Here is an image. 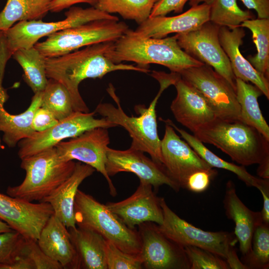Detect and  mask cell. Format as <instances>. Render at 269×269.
I'll return each instance as SVG.
<instances>
[{
	"instance_id": "cell-37",
	"label": "cell",
	"mask_w": 269,
	"mask_h": 269,
	"mask_svg": "<svg viewBox=\"0 0 269 269\" xmlns=\"http://www.w3.org/2000/svg\"><path fill=\"white\" fill-rule=\"evenodd\" d=\"M105 256L107 269H141L139 256L126 253L111 242L106 240Z\"/></svg>"
},
{
	"instance_id": "cell-14",
	"label": "cell",
	"mask_w": 269,
	"mask_h": 269,
	"mask_svg": "<svg viewBox=\"0 0 269 269\" xmlns=\"http://www.w3.org/2000/svg\"><path fill=\"white\" fill-rule=\"evenodd\" d=\"M138 227L141 244L139 257L143 269H190L183 247L162 234L157 224L147 222Z\"/></svg>"
},
{
	"instance_id": "cell-15",
	"label": "cell",
	"mask_w": 269,
	"mask_h": 269,
	"mask_svg": "<svg viewBox=\"0 0 269 269\" xmlns=\"http://www.w3.org/2000/svg\"><path fill=\"white\" fill-rule=\"evenodd\" d=\"M105 165L110 177L121 172H132L140 182L151 185L155 190L164 184L176 192L180 189L163 164L146 156L143 152L131 147L124 150L108 147Z\"/></svg>"
},
{
	"instance_id": "cell-44",
	"label": "cell",
	"mask_w": 269,
	"mask_h": 269,
	"mask_svg": "<svg viewBox=\"0 0 269 269\" xmlns=\"http://www.w3.org/2000/svg\"><path fill=\"white\" fill-rule=\"evenodd\" d=\"M98 0H53L49 6V11L58 12L79 3H86L95 7Z\"/></svg>"
},
{
	"instance_id": "cell-11",
	"label": "cell",
	"mask_w": 269,
	"mask_h": 269,
	"mask_svg": "<svg viewBox=\"0 0 269 269\" xmlns=\"http://www.w3.org/2000/svg\"><path fill=\"white\" fill-rule=\"evenodd\" d=\"M95 111L87 113L74 111L50 128L43 132H35L30 136L18 143V156L21 159L33 155L55 147L66 138L76 137L94 128L118 127L104 118H95Z\"/></svg>"
},
{
	"instance_id": "cell-35",
	"label": "cell",
	"mask_w": 269,
	"mask_h": 269,
	"mask_svg": "<svg viewBox=\"0 0 269 269\" xmlns=\"http://www.w3.org/2000/svg\"><path fill=\"white\" fill-rule=\"evenodd\" d=\"M242 261L248 269L269 268V225L262 223L255 231L249 252Z\"/></svg>"
},
{
	"instance_id": "cell-25",
	"label": "cell",
	"mask_w": 269,
	"mask_h": 269,
	"mask_svg": "<svg viewBox=\"0 0 269 269\" xmlns=\"http://www.w3.org/2000/svg\"><path fill=\"white\" fill-rule=\"evenodd\" d=\"M42 92L35 93L30 105L22 113L12 115L4 108L8 99L6 90L0 89V132L3 133L2 141L9 147H15L22 139L30 136L35 131L32 121L36 110L41 106Z\"/></svg>"
},
{
	"instance_id": "cell-34",
	"label": "cell",
	"mask_w": 269,
	"mask_h": 269,
	"mask_svg": "<svg viewBox=\"0 0 269 269\" xmlns=\"http://www.w3.org/2000/svg\"><path fill=\"white\" fill-rule=\"evenodd\" d=\"M210 5L209 21L230 29L240 25L245 21L254 19L249 10L240 8L237 0H212Z\"/></svg>"
},
{
	"instance_id": "cell-20",
	"label": "cell",
	"mask_w": 269,
	"mask_h": 269,
	"mask_svg": "<svg viewBox=\"0 0 269 269\" xmlns=\"http://www.w3.org/2000/svg\"><path fill=\"white\" fill-rule=\"evenodd\" d=\"M209 12L210 5L203 2L176 16L149 17L134 31L138 36L154 38H164L172 33L188 32L209 21Z\"/></svg>"
},
{
	"instance_id": "cell-24",
	"label": "cell",
	"mask_w": 269,
	"mask_h": 269,
	"mask_svg": "<svg viewBox=\"0 0 269 269\" xmlns=\"http://www.w3.org/2000/svg\"><path fill=\"white\" fill-rule=\"evenodd\" d=\"M95 171L91 166L76 162L72 174L41 202L51 206L54 215L67 229L76 227L74 217V202L78 187L82 182Z\"/></svg>"
},
{
	"instance_id": "cell-31",
	"label": "cell",
	"mask_w": 269,
	"mask_h": 269,
	"mask_svg": "<svg viewBox=\"0 0 269 269\" xmlns=\"http://www.w3.org/2000/svg\"><path fill=\"white\" fill-rule=\"evenodd\" d=\"M240 27L251 31L257 50L255 55L248 57V61L257 71L269 78V18L247 20Z\"/></svg>"
},
{
	"instance_id": "cell-5",
	"label": "cell",
	"mask_w": 269,
	"mask_h": 269,
	"mask_svg": "<svg viewBox=\"0 0 269 269\" xmlns=\"http://www.w3.org/2000/svg\"><path fill=\"white\" fill-rule=\"evenodd\" d=\"M65 15L64 19L55 22L21 21L6 30L0 31V81L2 80L7 61L16 50L31 48L43 37L91 21L102 19L119 20L117 16L94 6L83 8L72 6Z\"/></svg>"
},
{
	"instance_id": "cell-45",
	"label": "cell",
	"mask_w": 269,
	"mask_h": 269,
	"mask_svg": "<svg viewBox=\"0 0 269 269\" xmlns=\"http://www.w3.org/2000/svg\"><path fill=\"white\" fill-rule=\"evenodd\" d=\"M263 196V206L261 211L263 223L269 225V181L259 189Z\"/></svg>"
},
{
	"instance_id": "cell-27",
	"label": "cell",
	"mask_w": 269,
	"mask_h": 269,
	"mask_svg": "<svg viewBox=\"0 0 269 269\" xmlns=\"http://www.w3.org/2000/svg\"><path fill=\"white\" fill-rule=\"evenodd\" d=\"M159 119L164 123L172 126L175 131H177L194 151L212 167L230 171L235 174L238 178L244 182L247 186L256 187L258 190L268 180L269 181V179H263L253 175L247 170L244 166L236 165L218 157L207 148L203 143L194 135L179 128L171 120L168 119L165 120L160 118Z\"/></svg>"
},
{
	"instance_id": "cell-1",
	"label": "cell",
	"mask_w": 269,
	"mask_h": 269,
	"mask_svg": "<svg viewBox=\"0 0 269 269\" xmlns=\"http://www.w3.org/2000/svg\"><path fill=\"white\" fill-rule=\"evenodd\" d=\"M114 42L96 43L61 56L46 58L47 78L59 82L67 89L74 111L87 113L89 111L79 91V85L83 80L102 78L108 73L117 70L150 72L149 69L138 66L112 62L106 54Z\"/></svg>"
},
{
	"instance_id": "cell-9",
	"label": "cell",
	"mask_w": 269,
	"mask_h": 269,
	"mask_svg": "<svg viewBox=\"0 0 269 269\" xmlns=\"http://www.w3.org/2000/svg\"><path fill=\"white\" fill-rule=\"evenodd\" d=\"M178 74L203 96L217 118L227 122L240 121V106L235 90L212 67L203 64Z\"/></svg>"
},
{
	"instance_id": "cell-17",
	"label": "cell",
	"mask_w": 269,
	"mask_h": 269,
	"mask_svg": "<svg viewBox=\"0 0 269 269\" xmlns=\"http://www.w3.org/2000/svg\"><path fill=\"white\" fill-rule=\"evenodd\" d=\"M165 133L161 140L162 162L169 176L184 188L190 174L213 168L176 134L174 128L165 123Z\"/></svg>"
},
{
	"instance_id": "cell-6",
	"label": "cell",
	"mask_w": 269,
	"mask_h": 269,
	"mask_svg": "<svg viewBox=\"0 0 269 269\" xmlns=\"http://www.w3.org/2000/svg\"><path fill=\"white\" fill-rule=\"evenodd\" d=\"M75 163L61 160L55 146L23 158L20 167L25 172L24 179L18 185L9 186L6 193L28 202H41L72 174Z\"/></svg>"
},
{
	"instance_id": "cell-19",
	"label": "cell",
	"mask_w": 269,
	"mask_h": 269,
	"mask_svg": "<svg viewBox=\"0 0 269 269\" xmlns=\"http://www.w3.org/2000/svg\"><path fill=\"white\" fill-rule=\"evenodd\" d=\"M173 85L177 95L170 110L179 123L194 133L217 118L203 96L180 75Z\"/></svg>"
},
{
	"instance_id": "cell-49",
	"label": "cell",
	"mask_w": 269,
	"mask_h": 269,
	"mask_svg": "<svg viewBox=\"0 0 269 269\" xmlns=\"http://www.w3.org/2000/svg\"><path fill=\"white\" fill-rule=\"evenodd\" d=\"M189 1V4L191 6L197 5L201 2H205L207 4H210L212 0H188Z\"/></svg>"
},
{
	"instance_id": "cell-10",
	"label": "cell",
	"mask_w": 269,
	"mask_h": 269,
	"mask_svg": "<svg viewBox=\"0 0 269 269\" xmlns=\"http://www.w3.org/2000/svg\"><path fill=\"white\" fill-rule=\"evenodd\" d=\"M163 221L158 225L160 231L176 244L192 246L209 251L225 259L230 248L237 242L234 233L209 232L197 228L179 217L160 198Z\"/></svg>"
},
{
	"instance_id": "cell-42",
	"label": "cell",
	"mask_w": 269,
	"mask_h": 269,
	"mask_svg": "<svg viewBox=\"0 0 269 269\" xmlns=\"http://www.w3.org/2000/svg\"><path fill=\"white\" fill-rule=\"evenodd\" d=\"M188 0H158L153 5L149 17L165 16L171 11L180 13Z\"/></svg>"
},
{
	"instance_id": "cell-29",
	"label": "cell",
	"mask_w": 269,
	"mask_h": 269,
	"mask_svg": "<svg viewBox=\"0 0 269 269\" xmlns=\"http://www.w3.org/2000/svg\"><path fill=\"white\" fill-rule=\"evenodd\" d=\"M53 0H7L0 11V31H4L16 22L41 20L49 11Z\"/></svg>"
},
{
	"instance_id": "cell-39",
	"label": "cell",
	"mask_w": 269,
	"mask_h": 269,
	"mask_svg": "<svg viewBox=\"0 0 269 269\" xmlns=\"http://www.w3.org/2000/svg\"><path fill=\"white\" fill-rule=\"evenodd\" d=\"M24 239L14 230L0 233V269H8L19 256Z\"/></svg>"
},
{
	"instance_id": "cell-48",
	"label": "cell",
	"mask_w": 269,
	"mask_h": 269,
	"mask_svg": "<svg viewBox=\"0 0 269 269\" xmlns=\"http://www.w3.org/2000/svg\"><path fill=\"white\" fill-rule=\"evenodd\" d=\"M13 230L10 226L3 221L0 220V233Z\"/></svg>"
},
{
	"instance_id": "cell-23",
	"label": "cell",
	"mask_w": 269,
	"mask_h": 269,
	"mask_svg": "<svg viewBox=\"0 0 269 269\" xmlns=\"http://www.w3.org/2000/svg\"><path fill=\"white\" fill-rule=\"evenodd\" d=\"M223 206L227 217L234 223V233L239 242L240 251L245 256L251 248L255 230L263 223L261 211H253L242 202L231 180L226 183Z\"/></svg>"
},
{
	"instance_id": "cell-47",
	"label": "cell",
	"mask_w": 269,
	"mask_h": 269,
	"mask_svg": "<svg viewBox=\"0 0 269 269\" xmlns=\"http://www.w3.org/2000/svg\"><path fill=\"white\" fill-rule=\"evenodd\" d=\"M257 173L260 178L269 179V156L265 158L259 164Z\"/></svg>"
},
{
	"instance_id": "cell-32",
	"label": "cell",
	"mask_w": 269,
	"mask_h": 269,
	"mask_svg": "<svg viewBox=\"0 0 269 269\" xmlns=\"http://www.w3.org/2000/svg\"><path fill=\"white\" fill-rule=\"evenodd\" d=\"M158 0H98L95 7L109 14L118 13L125 19L134 20L138 25L149 17Z\"/></svg>"
},
{
	"instance_id": "cell-4",
	"label": "cell",
	"mask_w": 269,
	"mask_h": 269,
	"mask_svg": "<svg viewBox=\"0 0 269 269\" xmlns=\"http://www.w3.org/2000/svg\"><path fill=\"white\" fill-rule=\"evenodd\" d=\"M193 134L241 165L259 164L269 156V141L255 128L240 121L227 122L216 118Z\"/></svg>"
},
{
	"instance_id": "cell-18",
	"label": "cell",
	"mask_w": 269,
	"mask_h": 269,
	"mask_svg": "<svg viewBox=\"0 0 269 269\" xmlns=\"http://www.w3.org/2000/svg\"><path fill=\"white\" fill-rule=\"evenodd\" d=\"M151 185L140 182L136 191L128 198L106 205L124 224L131 229L143 223L160 225L163 213L160 197L156 196Z\"/></svg>"
},
{
	"instance_id": "cell-38",
	"label": "cell",
	"mask_w": 269,
	"mask_h": 269,
	"mask_svg": "<svg viewBox=\"0 0 269 269\" xmlns=\"http://www.w3.org/2000/svg\"><path fill=\"white\" fill-rule=\"evenodd\" d=\"M19 255L26 258L33 265L34 269H63L59 263L46 255L36 241L24 238Z\"/></svg>"
},
{
	"instance_id": "cell-2",
	"label": "cell",
	"mask_w": 269,
	"mask_h": 269,
	"mask_svg": "<svg viewBox=\"0 0 269 269\" xmlns=\"http://www.w3.org/2000/svg\"><path fill=\"white\" fill-rule=\"evenodd\" d=\"M150 75L159 82L160 89L148 107L146 108L143 105L135 106L134 110L139 114V116L130 117L125 113L120 99L111 84L107 90L117 106L109 103H100L94 111L118 127L121 126L128 131L132 138L130 147L147 153L153 160L162 164L161 140L157 133L155 108L162 92L169 86L174 85L178 74L153 71Z\"/></svg>"
},
{
	"instance_id": "cell-50",
	"label": "cell",
	"mask_w": 269,
	"mask_h": 269,
	"mask_svg": "<svg viewBox=\"0 0 269 269\" xmlns=\"http://www.w3.org/2000/svg\"><path fill=\"white\" fill-rule=\"evenodd\" d=\"M4 148V146L1 143V140L0 137V149H3Z\"/></svg>"
},
{
	"instance_id": "cell-40",
	"label": "cell",
	"mask_w": 269,
	"mask_h": 269,
	"mask_svg": "<svg viewBox=\"0 0 269 269\" xmlns=\"http://www.w3.org/2000/svg\"><path fill=\"white\" fill-rule=\"evenodd\" d=\"M217 173L213 168L195 171L188 177L184 188L195 193L203 192L208 188Z\"/></svg>"
},
{
	"instance_id": "cell-28",
	"label": "cell",
	"mask_w": 269,
	"mask_h": 269,
	"mask_svg": "<svg viewBox=\"0 0 269 269\" xmlns=\"http://www.w3.org/2000/svg\"><path fill=\"white\" fill-rule=\"evenodd\" d=\"M236 93L240 106V121L255 128L269 141V126L258 101L263 95L262 91L255 85L236 78Z\"/></svg>"
},
{
	"instance_id": "cell-46",
	"label": "cell",
	"mask_w": 269,
	"mask_h": 269,
	"mask_svg": "<svg viewBox=\"0 0 269 269\" xmlns=\"http://www.w3.org/2000/svg\"><path fill=\"white\" fill-rule=\"evenodd\" d=\"M225 260L230 269H248L247 267L239 259L234 246L230 248Z\"/></svg>"
},
{
	"instance_id": "cell-3",
	"label": "cell",
	"mask_w": 269,
	"mask_h": 269,
	"mask_svg": "<svg viewBox=\"0 0 269 269\" xmlns=\"http://www.w3.org/2000/svg\"><path fill=\"white\" fill-rule=\"evenodd\" d=\"M106 56L114 63L131 61L147 69L150 64H157L176 73L204 64L179 46L176 34L162 38L142 37L129 28L114 42Z\"/></svg>"
},
{
	"instance_id": "cell-7",
	"label": "cell",
	"mask_w": 269,
	"mask_h": 269,
	"mask_svg": "<svg viewBox=\"0 0 269 269\" xmlns=\"http://www.w3.org/2000/svg\"><path fill=\"white\" fill-rule=\"evenodd\" d=\"M74 211L77 226L92 230L122 251L139 256L141 244L138 232L128 228L106 204L78 189Z\"/></svg>"
},
{
	"instance_id": "cell-21",
	"label": "cell",
	"mask_w": 269,
	"mask_h": 269,
	"mask_svg": "<svg viewBox=\"0 0 269 269\" xmlns=\"http://www.w3.org/2000/svg\"><path fill=\"white\" fill-rule=\"evenodd\" d=\"M243 27H237L232 29L221 26L219 30L220 44L228 56L236 78L246 82H251L257 86L268 100L269 99V78L257 71L241 54L240 47L245 36Z\"/></svg>"
},
{
	"instance_id": "cell-36",
	"label": "cell",
	"mask_w": 269,
	"mask_h": 269,
	"mask_svg": "<svg viewBox=\"0 0 269 269\" xmlns=\"http://www.w3.org/2000/svg\"><path fill=\"white\" fill-rule=\"evenodd\" d=\"M183 248L190 269H230L225 259L209 251L192 246Z\"/></svg>"
},
{
	"instance_id": "cell-13",
	"label": "cell",
	"mask_w": 269,
	"mask_h": 269,
	"mask_svg": "<svg viewBox=\"0 0 269 269\" xmlns=\"http://www.w3.org/2000/svg\"><path fill=\"white\" fill-rule=\"evenodd\" d=\"M107 129L96 128L88 130L69 140L61 141L55 147L61 160H77L101 173L108 183L111 195L115 196L116 189L106 170L107 151L110 142Z\"/></svg>"
},
{
	"instance_id": "cell-30",
	"label": "cell",
	"mask_w": 269,
	"mask_h": 269,
	"mask_svg": "<svg viewBox=\"0 0 269 269\" xmlns=\"http://www.w3.org/2000/svg\"><path fill=\"white\" fill-rule=\"evenodd\" d=\"M12 57L22 68L23 79L34 94L43 92L48 81L46 74V57L34 46L19 49Z\"/></svg>"
},
{
	"instance_id": "cell-33",
	"label": "cell",
	"mask_w": 269,
	"mask_h": 269,
	"mask_svg": "<svg viewBox=\"0 0 269 269\" xmlns=\"http://www.w3.org/2000/svg\"><path fill=\"white\" fill-rule=\"evenodd\" d=\"M49 111L58 121L74 112L71 96L67 89L59 82L48 79L42 92L41 106Z\"/></svg>"
},
{
	"instance_id": "cell-26",
	"label": "cell",
	"mask_w": 269,
	"mask_h": 269,
	"mask_svg": "<svg viewBox=\"0 0 269 269\" xmlns=\"http://www.w3.org/2000/svg\"><path fill=\"white\" fill-rule=\"evenodd\" d=\"M68 229L78 256L80 269H107L106 240L89 229L76 226Z\"/></svg>"
},
{
	"instance_id": "cell-22",
	"label": "cell",
	"mask_w": 269,
	"mask_h": 269,
	"mask_svg": "<svg viewBox=\"0 0 269 269\" xmlns=\"http://www.w3.org/2000/svg\"><path fill=\"white\" fill-rule=\"evenodd\" d=\"M41 250L63 269H79L77 253L65 225L54 214L42 228L37 241Z\"/></svg>"
},
{
	"instance_id": "cell-41",
	"label": "cell",
	"mask_w": 269,
	"mask_h": 269,
	"mask_svg": "<svg viewBox=\"0 0 269 269\" xmlns=\"http://www.w3.org/2000/svg\"><path fill=\"white\" fill-rule=\"evenodd\" d=\"M58 121L49 111L40 107L34 114L32 128L35 132H43L56 125Z\"/></svg>"
},
{
	"instance_id": "cell-43",
	"label": "cell",
	"mask_w": 269,
	"mask_h": 269,
	"mask_svg": "<svg viewBox=\"0 0 269 269\" xmlns=\"http://www.w3.org/2000/svg\"><path fill=\"white\" fill-rule=\"evenodd\" d=\"M248 9L256 11L258 18H269V0H241Z\"/></svg>"
},
{
	"instance_id": "cell-16",
	"label": "cell",
	"mask_w": 269,
	"mask_h": 269,
	"mask_svg": "<svg viewBox=\"0 0 269 269\" xmlns=\"http://www.w3.org/2000/svg\"><path fill=\"white\" fill-rule=\"evenodd\" d=\"M53 214L48 203H33L0 193V219L26 239L37 241Z\"/></svg>"
},
{
	"instance_id": "cell-8",
	"label": "cell",
	"mask_w": 269,
	"mask_h": 269,
	"mask_svg": "<svg viewBox=\"0 0 269 269\" xmlns=\"http://www.w3.org/2000/svg\"><path fill=\"white\" fill-rule=\"evenodd\" d=\"M129 28L123 21L97 19L54 33L34 46L46 58L57 57L88 45L115 42Z\"/></svg>"
},
{
	"instance_id": "cell-12",
	"label": "cell",
	"mask_w": 269,
	"mask_h": 269,
	"mask_svg": "<svg viewBox=\"0 0 269 269\" xmlns=\"http://www.w3.org/2000/svg\"><path fill=\"white\" fill-rule=\"evenodd\" d=\"M220 26L207 21L197 29L176 33L179 46L189 55L213 68L236 91V77L228 56L219 40Z\"/></svg>"
}]
</instances>
